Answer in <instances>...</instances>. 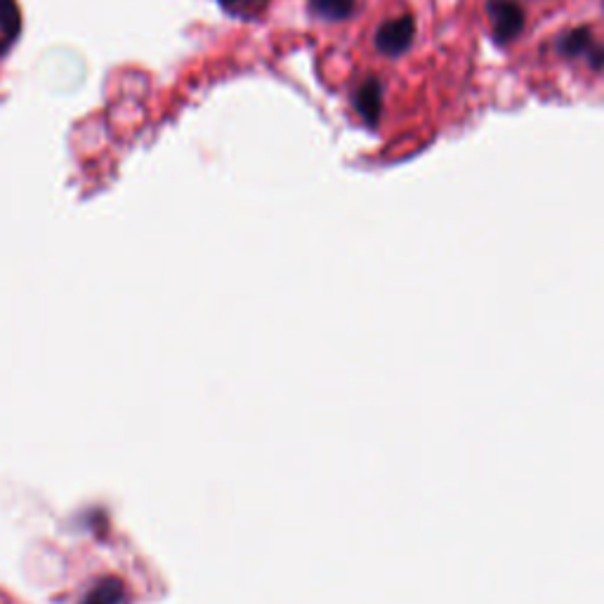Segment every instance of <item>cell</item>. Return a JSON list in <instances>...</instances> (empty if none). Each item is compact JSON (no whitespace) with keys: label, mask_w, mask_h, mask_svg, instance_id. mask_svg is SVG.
Here are the masks:
<instances>
[{"label":"cell","mask_w":604,"mask_h":604,"mask_svg":"<svg viewBox=\"0 0 604 604\" xmlns=\"http://www.w3.org/2000/svg\"><path fill=\"white\" fill-rule=\"evenodd\" d=\"M20 8L14 0H0V32L5 34L8 40L18 38L20 34Z\"/></svg>","instance_id":"7"},{"label":"cell","mask_w":604,"mask_h":604,"mask_svg":"<svg viewBox=\"0 0 604 604\" xmlns=\"http://www.w3.org/2000/svg\"><path fill=\"white\" fill-rule=\"evenodd\" d=\"M414 36H416V24L409 14H404V18L390 20L381 28H378L375 48L387 57H399L402 53L411 48Z\"/></svg>","instance_id":"2"},{"label":"cell","mask_w":604,"mask_h":604,"mask_svg":"<svg viewBox=\"0 0 604 604\" xmlns=\"http://www.w3.org/2000/svg\"><path fill=\"white\" fill-rule=\"evenodd\" d=\"M222 8L232 14H244V18H251V14L260 12L265 8L267 0H220Z\"/></svg>","instance_id":"8"},{"label":"cell","mask_w":604,"mask_h":604,"mask_svg":"<svg viewBox=\"0 0 604 604\" xmlns=\"http://www.w3.org/2000/svg\"><path fill=\"white\" fill-rule=\"evenodd\" d=\"M83 604H128L126 583L120 579H102L97 585L90 588Z\"/></svg>","instance_id":"4"},{"label":"cell","mask_w":604,"mask_h":604,"mask_svg":"<svg viewBox=\"0 0 604 604\" xmlns=\"http://www.w3.org/2000/svg\"><path fill=\"white\" fill-rule=\"evenodd\" d=\"M357 8V0H310V10L316 18L328 20V22H340L352 18Z\"/></svg>","instance_id":"6"},{"label":"cell","mask_w":604,"mask_h":604,"mask_svg":"<svg viewBox=\"0 0 604 604\" xmlns=\"http://www.w3.org/2000/svg\"><path fill=\"white\" fill-rule=\"evenodd\" d=\"M602 8H604V0H602Z\"/></svg>","instance_id":"9"},{"label":"cell","mask_w":604,"mask_h":604,"mask_svg":"<svg viewBox=\"0 0 604 604\" xmlns=\"http://www.w3.org/2000/svg\"><path fill=\"white\" fill-rule=\"evenodd\" d=\"M355 107H357L359 116L364 118L369 126H378V120H381V114H383V85H381V81L369 79L367 83H361V88L357 90V95H355Z\"/></svg>","instance_id":"3"},{"label":"cell","mask_w":604,"mask_h":604,"mask_svg":"<svg viewBox=\"0 0 604 604\" xmlns=\"http://www.w3.org/2000/svg\"><path fill=\"white\" fill-rule=\"evenodd\" d=\"M595 40L591 28H573V32L565 34L560 40H557V50H560L562 57H585L593 53Z\"/></svg>","instance_id":"5"},{"label":"cell","mask_w":604,"mask_h":604,"mask_svg":"<svg viewBox=\"0 0 604 604\" xmlns=\"http://www.w3.org/2000/svg\"><path fill=\"white\" fill-rule=\"evenodd\" d=\"M487 12L491 20V32L498 43H510L524 28V10L515 0H489Z\"/></svg>","instance_id":"1"}]
</instances>
